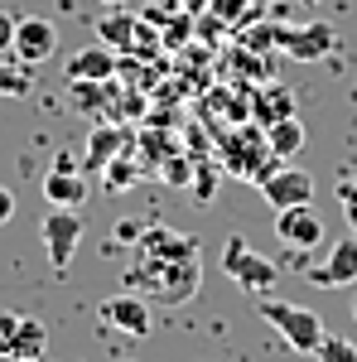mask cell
<instances>
[{
    "instance_id": "1f68e13d",
    "label": "cell",
    "mask_w": 357,
    "mask_h": 362,
    "mask_svg": "<svg viewBox=\"0 0 357 362\" xmlns=\"http://www.w3.org/2000/svg\"><path fill=\"white\" fill-rule=\"evenodd\" d=\"M304 5H319V0H304Z\"/></svg>"
},
{
    "instance_id": "277c9868",
    "label": "cell",
    "mask_w": 357,
    "mask_h": 362,
    "mask_svg": "<svg viewBox=\"0 0 357 362\" xmlns=\"http://www.w3.org/2000/svg\"><path fill=\"white\" fill-rule=\"evenodd\" d=\"M78 242H83V213L78 208H49V218H44V251H49L54 271L73 266Z\"/></svg>"
},
{
    "instance_id": "8992f818",
    "label": "cell",
    "mask_w": 357,
    "mask_h": 362,
    "mask_svg": "<svg viewBox=\"0 0 357 362\" xmlns=\"http://www.w3.org/2000/svg\"><path fill=\"white\" fill-rule=\"evenodd\" d=\"M54 49H58V25H54V20H44V15H25V20L15 25V49H10L15 63H25V68L49 63Z\"/></svg>"
},
{
    "instance_id": "cb8c5ba5",
    "label": "cell",
    "mask_w": 357,
    "mask_h": 362,
    "mask_svg": "<svg viewBox=\"0 0 357 362\" xmlns=\"http://www.w3.org/2000/svg\"><path fill=\"white\" fill-rule=\"evenodd\" d=\"M15 25H20V20L0 10V54H10V49H15Z\"/></svg>"
},
{
    "instance_id": "83f0119b",
    "label": "cell",
    "mask_w": 357,
    "mask_h": 362,
    "mask_svg": "<svg viewBox=\"0 0 357 362\" xmlns=\"http://www.w3.org/2000/svg\"><path fill=\"white\" fill-rule=\"evenodd\" d=\"M208 5H213V0H184V10H189V15H203Z\"/></svg>"
},
{
    "instance_id": "f546056e",
    "label": "cell",
    "mask_w": 357,
    "mask_h": 362,
    "mask_svg": "<svg viewBox=\"0 0 357 362\" xmlns=\"http://www.w3.org/2000/svg\"><path fill=\"white\" fill-rule=\"evenodd\" d=\"M353 319H357V295H353Z\"/></svg>"
},
{
    "instance_id": "2e32d148",
    "label": "cell",
    "mask_w": 357,
    "mask_h": 362,
    "mask_svg": "<svg viewBox=\"0 0 357 362\" xmlns=\"http://www.w3.org/2000/svg\"><path fill=\"white\" fill-rule=\"evenodd\" d=\"M266 140H271V155L275 160H290V155H300L304 140H309V131H304V121H295V116H285V121H275V126H266Z\"/></svg>"
},
{
    "instance_id": "7c38bea8",
    "label": "cell",
    "mask_w": 357,
    "mask_h": 362,
    "mask_svg": "<svg viewBox=\"0 0 357 362\" xmlns=\"http://www.w3.org/2000/svg\"><path fill=\"white\" fill-rule=\"evenodd\" d=\"M131 140H126V131L121 126H97L92 136H87V155H83V169L87 174H97V169H107L121 150H126Z\"/></svg>"
},
{
    "instance_id": "3957f363",
    "label": "cell",
    "mask_w": 357,
    "mask_h": 362,
    "mask_svg": "<svg viewBox=\"0 0 357 362\" xmlns=\"http://www.w3.org/2000/svg\"><path fill=\"white\" fill-rule=\"evenodd\" d=\"M222 271L237 280L247 295H266L275 280H280V266L266 261L261 251H251L247 237H227V247H222Z\"/></svg>"
},
{
    "instance_id": "52a82bcc",
    "label": "cell",
    "mask_w": 357,
    "mask_h": 362,
    "mask_svg": "<svg viewBox=\"0 0 357 362\" xmlns=\"http://www.w3.org/2000/svg\"><path fill=\"white\" fill-rule=\"evenodd\" d=\"M44 198H49V208H83V198H87V169L73 165V155H58L54 169L44 174Z\"/></svg>"
},
{
    "instance_id": "e0dca14e",
    "label": "cell",
    "mask_w": 357,
    "mask_h": 362,
    "mask_svg": "<svg viewBox=\"0 0 357 362\" xmlns=\"http://www.w3.org/2000/svg\"><path fill=\"white\" fill-rule=\"evenodd\" d=\"M44 348H49V329H44L39 319H25V314H20L15 338H10V353H15V358H44Z\"/></svg>"
},
{
    "instance_id": "30bf717a",
    "label": "cell",
    "mask_w": 357,
    "mask_h": 362,
    "mask_svg": "<svg viewBox=\"0 0 357 362\" xmlns=\"http://www.w3.org/2000/svg\"><path fill=\"white\" fill-rule=\"evenodd\" d=\"M102 319H107L111 329H121V334L131 338H150V305H145V295H111L107 305H102Z\"/></svg>"
},
{
    "instance_id": "7a4b0ae2",
    "label": "cell",
    "mask_w": 357,
    "mask_h": 362,
    "mask_svg": "<svg viewBox=\"0 0 357 362\" xmlns=\"http://www.w3.org/2000/svg\"><path fill=\"white\" fill-rule=\"evenodd\" d=\"M261 319L271 324L275 334L285 338L295 353H309L314 358V348L324 343V324H319V314L304 305H290V300H266L261 295Z\"/></svg>"
},
{
    "instance_id": "d4e9b609",
    "label": "cell",
    "mask_w": 357,
    "mask_h": 362,
    "mask_svg": "<svg viewBox=\"0 0 357 362\" xmlns=\"http://www.w3.org/2000/svg\"><path fill=\"white\" fill-rule=\"evenodd\" d=\"M15 324H20V314H0V353H10V338H15Z\"/></svg>"
},
{
    "instance_id": "5b68a950",
    "label": "cell",
    "mask_w": 357,
    "mask_h": 362,
    "mask_svg": "<svg viewBox=\"0 0 357 362\" xmlns=\"http://www.w3.org/2000/svg\"><path fill=\"white\" fill-rule=\"evenodd\" d=\"M275 237H280V247L290 251H309L324 247V218L314 213V203H295V208H280L275 213Z\"/></svg>"
},
{
    "instance_id": "7402d4cb",
    "label": "cell",
    "mask_w": 357,
    "mask_h": 362,
    "mask_svg": "<svg viewBox=\"0 0 357 362\" xmlns=\"http://www.w3.org/2000/svg\"><path fill=\"white\" fill-rule=\"evenodd\" d=\"M338 203H343V218L357 232V174H343L338 179Z\"/></svg>"
},
{
    "instance_id": "4316f807",
    "label": "cell",
    "mask_w": 357,
    "mask_h": 362,
    "mask_svg": "<svg viewBox=\"0 0 357 362\" xmlns=\"http://www.w3.org/2000/svg\"><path fill=\"white\" fill-rule=\"evenodd\" d=\"M10 218H15V194H10V189L0 184V227L10 223Z\"/></svg>"
},
{
    "instance_id": "8fae6325",
    "label": "cell",
    "mask_w": 357,
    "mask_h": 362,
    "mask_svg": "<svg viewBox=\"0 0 357 362\" xmlns=\"http://www.w3.org/2000/svg\"><path fill=\"white\" fill-rule=\"evenodd\" d=\"M309 280H314V285H324V290H343V285H353V280H357V237L333 242L329 261H324V266H314Z\"/></svg>"
},
{
    "instance_id": "6da1fadb",
    "label": "cell",
    "mask_w": 357,
    "mask_h": 362,
    "mask_svg": "<svg viewBox=\"0 0 357 362\" xmlns=\"http://www.w3.org/2000/svg\"><path fill=\"white\" fill-rule=\"evenodd\" d=\"M203 285L198 256H165V251H136V266L126 271V290H136L155 305H189Z\"/></svg>"
},
{
    "instance_id": "44dd1931",
    "label": "cell",
    "mask_w": 357,
    "mask_h": 362,
    "mask_svg": "<svg viewBox=\"0 0 357 362\" xmlns=\"http://www.w3.org/2000/svg\"><path fill=\"white\" fill-rule=\"evenodd\" d=\"M102 174H107V189H116V194H121V189H131V184H140V165H131V160H126V150H121V155H116Z\"/></svg>"
},
{
    "instance_id": "ac0fdd59",
    "label": "cell",
    "mask_w": 357,
    "mask_h": 362,
    "mask_svg": "<svg viewBox=\"0 0 357 362\" xmlns=\"http://www.w3.org/2000/svg\"><path fill=\"white\" fill-rule=\"evenodd\" d=\"M285 116H295V92L290 87H266L261 97H256V121L261 126H275V121H285Z\"/></svg>"
},
{
    "instance_id": "ffe728a7",
    "label": "cell",
    "mask_w": 357,
    "mask_h": 362,
    "mask_svg": "<svg viewBox=\"0 0 357 362\" xmlns=\"http://www.w3.org/2000/svg\"><path fill=\"white\" fill-rule=\"evenodd\" d=\"M314 358L319 362H357V343L343 334H324V343L314 348Z\"/></svg>"
},
{
    "instance_id": "9a60e30c",
    "label": "cell",
    "mask_w": 357,
    "mask_h": 362,
    "mask_svg": "<svg viewBox=\"0 0 357 362\" xmlns=\"http://www.w3.org/2000/svg\"><path fill=\"white\" fill-rule=\"evenodd\" d=\"M140 25H145V20H131V15H121V10L111 5V15L97 25V34H102V44H111L116 54H126V49H136Z\"/></svg>"
},
{
    "instance_id": "484cf974",
    "label": "cell",
    "mask_w": 357,
    "mask_h": 362,
    "mask_svg": "<svg viewBox=\"0 0 357 362\" xmlns=\"http://www.w3.org/2000/svg\"><path fill=\"white\" fill-rule=\"evenodd\" d=\"M165 174H169V184H174V189H184V184H189V165H184V160H169Z\"/></svg>"
},
{
    "instance_id": "4fadbf2b",
    "label": "cell",
    "mask_w": 357,
    "mask_h": 362,
    "mask_svg": "<svg viewBox=\"0 0 357 362\" xmlns=\"http://www.w3.org/2000/svg\"><path fill=\"white\" fill-rule=\"evenodd\" d=\"M73 78H116V49L111 44H92L68 58V83Z\"/></svg>"
},
{
    "instance_id": "d6a6232c",
    "label": "cell",
    "mask_w": 357,
    "mask_h": 362,
    "mask_svg": "<svg viewBox=\"0 0 357 362\" xmlns=\"http://www.w3.org/2000/svg\"><path fill=\"white\" fill-rule=\"evenodd\" d=\"M256 5H261V0H256Z\"/></svg>"
},
{
    "instance_id": "f1b7e54d",
    "label": "cell",
    "mask_w": 357,
    "mask_h": 362,
    "mask_svg": "<svg viewBox=\"0 0 357 362\" xmlns=\"http://www.w3.org/2000/svg\"><path fill=\"white\" fill-rule=\"evenodd\" d=\"M0 362H39V358H15V353H0Z\"/></svg>"
},
{
    "instance_id": "9c48e42d",
    "label": "cell",
    "mask_w": 357,
    "mask_h": 362,
    "mask_svg": "<svg viewBox=\"0 0 357 362\" xmlns=\"http://www.w3.org/2000/svg\"><path fill=\"white\" fill-rule=\"evenodd\" d=\"M333 44H338V34L333 25H304V29H280V49L290 58H304V63H314V58H329Z\"/></svg>"
},
{
    "instance_id": "d6986e66",
    "label": "cell",
    "mask_w": 357,
    "mask_h": 362,
    "mask_svg": "<svg viewBox=\"0 0 357 362\" xmlns=\"http://www.w3.org/2000/svg\"><path fill=\"white\" fill-rule=\"evenodd\" d=\"M34 92V68H25V63H5V54H0V97H29Z\"/></svg>"
},
{
    "instance_id": "5bb4252c",
    "label": "cell",
    "mask_w": 357,
    "mask_h": 362,
    "mask_svg": "<svg viewBox=\"0 0 357 362\" xmlns=\"http://www.w3.org/2000/svg\"><path fill=\"white\" fill-rule=\"evenodd\" d=\"M73 112L83 116H97L107 112L111 102H116V87H111V78H73Z\"/></svg>"
},
{
    "instance_id": "4dcf8cb0",
    "label": "cell",
    "mask_w": 357,
    "mask_h": 362,
    "mask_svg": "<svg viewBox=\"0 0 357 362\" xmlns=\"http://www.w3.org/2000/svg\"><path fill=\"white\" fill-rule=\"evenodd\" d=\"M102 5H121V0H102Z\"/></svg>"
},
{
    "instance_id": "603a6c76",
    "label": "cell",
    "mask_w": 357,
    "mask_h": 362,
    "mask_svg": "<svg viewBox=\"0 0 357 362\" xmlns=\"http://www.w3.org/2000/svg\"><path fill=\"white\" fill-rule=\"evenodd\" d=\"M251 5H256V0H213V15L227 20V25H247Z\"/></svg>"
},
{
    "instance_id": "ba28073f",
    "label": "cell",
    "mask_w": 357,
    "mask_h": 362,
    "mask_svg": "<svg viewBox=\"0 0 357 362\" xmlns=\"http://www.w3.org/2000/svg\"><path fill=\"white\" fill-rule=\"evenodd\" d=\"M256 189L280 213V208H295V203H314V174L309 169H271Z\"/></svg>"
}]
</instances>
